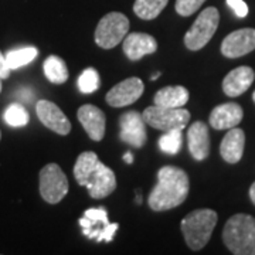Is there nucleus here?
<instances>
[{
  "instance_id": "1",
  "label": "nucleus",
  "mask_w": 255,
  "mask_h": 255,
  "mask_svg": "<svg viewBox=\"0 0 255 255\" xmlns=\"http://www.w3.org/2000/svg\"><path fill=\"white\" fill-rule=\"evenodd\" d=\"M187 173L177 166H163L157 172V183L149 194V207L153 211H167L179 207L189 196Z\"/></svg>"
},
{
  "instance_id": "2",
  "label": "nucleus",
  "mask_w": 255,
  "mask_h": 255,
  "mask_svg": "<svg viewBox=\"0 0 255 255\" xmlns=\"http://www.w3.org/2000/svg\"><path fill=\"white\" fill-rule=\"evenodd\" d=\"M74 176L80 186L87 187L92 199L108 197L117 189V176L114 170L100 160L95 152H84L74 164Z\"/></svg>"
},
{
  "instance_id": "3",
  "label": "nucleus",
  "mask_w": 255,
  "mask_h": 255,
  "mask_svg": "<svg viewBox=\"0 0 255 255\" xmlns=\"http://www.w3.org/2000/svg\"><path fill=\"white\" fill-rule=\"evenodd\" d=\"M223 241L236 255H255V219L250 214H236L224 226Z\"/></svg>"
},
{
  "instance_id": "4",
  "label": "nucleus",
  "mask_w": 255,
  "mask_h": 255,
  "mask_svg": "<svg viewBox=\"0 0 255 255\" xmlns=\"http://www.w3.org/2000/svg\"><path fill=\"white\" fill-rule=\"evenodd\" d=\"M217 213L211 209H199L189 213L180 224L187 247L193 251H199L207 246L217 226Z\"/></svg>"
},
{
  "instance_id": "5",
  "label": "nucleus",
  "mask_w": 255,
  "mask_h": 255,
  "mask_svg": "<svg viewBox=\"0 0 255 255\" xmlns=\"http://www.w3.org/2000/svg\"><path fill=\"white\" fill-rule=\"evenodd\" d=\"M129 31V18L119 13V11H111L101 18L98 26L95 28L94 40L97 46L104 50H111L124 41Z\"/></svg>"
},
{
  "instance_id": "6",
  "label": "nucleus",
  "mask_w": 255,
  "mask_h": 255,
  "mask_svg": "<svg viewBox=\"0 0 255 255\" xmlns=\"http://www.w3.org/2000/svg\"><path fill=\"white\" fill-rule=\"evenodd\" d=\"M220 23V13L216 7H207L201 11L193 23L190 30L184 34V46L191 51H199L207 46L217 31Z\"/></svg>"
},
{
  "instance_id": "7",
  "label": "nucleus",
  "mask_w": 255,
  "mask_h": 255,
  "mask_svg": "<svg viewBox=\"0 0 255 255\" xmlns=\"http://www.w3.org/2000/svg\"><path fill=\"white\" fill-rule=\"evenodd\" d=\"M142 117L146 125L162 132H167L173 129L183 130L190 121V112L183 108H166L153 104L143 111Z\"/></svg>"
},
{
  "instance_id": "8",
  "label": "nucleus",
  "mask_w": 255,
  "mask_h": 255,
  "mask_svg": "<svg viewBox=\"0 0 255 255\" xmlns=\"http://www.w3.org/2000/svg\"><path fill=\"white\" fill-rule=\"evenodd\" d=\"M78 223L81 226L82 234L90 240H97V243H111L119 228L117 223H110L108 213L104 207L87 210Z\"/></svg>"
},
{
  "instance_id": "9",
  "label": "nucleus",
  "mask_w": 255,
  "mask_h": 255,
  "mask_svg": "<svg viewBox=\"0 0 255 255\" xmlns=\"http://www.w3.org/2000/svg\"><path fill=\"white\" fill-rule=\"evenodd\" d=\"M38 190L44 201L57 204L68 193V179L57 163L46 164L38 174Z\"/></svg>"
},
{
  "instance_id": "10",
  "label": "nucleus",
  "mask_w": 255,
  "mask_h": 255,
  "mask_svg": "<svg viewBox=\"0 0 255 255\" xmlns=\"http://www.w3.org/2000/svg\"><path fill=\"white\" fill-rule=\"evenodd\" d=\"M119 137L127 145L132 147H142L146 143V122L142 114H139L137 111L125 112L119 118Z\"/></svg>"
},
{
  "instance_id": "11",
  "label": "nucleus",
  "mask_w": 255,
  "mask_h": 255,
  "mask_svg": "<svg viewBox=\"0 0 255 255\" xmlns=\"http://www.w3.org/2000/svg\"><path fill=\"white\" fill-rule=\"evenodd\" d=\"M143 90H145L143 81L137 77H130L112 87L107 94L105 100L111 107L122 108L136 102L142 97Z\"/></svg>"
},
{
  "instance_id": "12",
  "label": "nucleus",
  "mask_w": 255,
  "mask_h": 255,
  "mask_svg": "<svg viewBox=\"0 0 255 255\" xmlns=\"http://www.w3.org/2000/svg\"><path fill=\"white\" fill-rule=\"evenodd\" d=\"M255 50V28H240L230 33L221 43V54L238 58Z\"/></svg>"
},
{
  "instance_id": "13",
  "label": "nucleus",
  "mask_w": 255,
  "mask_h": 255,
  "mask_svg": "<svg viewBox=\"0 0 255 255\" xmlns=\"http://www.w3.org/2000/svg\"><path fill=\"white\" fill-rule=\"evenodd\" d=\"M36 112L40 122L55 133L65 136L71 132V122L54 102L47 100L38 101L36 105Z\"/></svg>"
},
{
  "instance_id": "14",
  "label": "nucleus",
  "mask_w": 255,
  "mask_h": 255,
  "mask_svg": "<svg viewBox=\"0 0 255 255\" xmlns=\"http://www.w3.org/2000/svg\"><path fill=\"white\" fill-rule=\"evenodd\" d=\"M77 118L92 140L100 142L104 139L107 118H105V114L102 112V110H100L95 105L87 104V105H82L78 110Z\"/></svg>"
},
{
  "instance_id": "15",
  "label": "nucleus",
  "mask_w": 255,
  "mask_h": 255,
  "mask_svg": "<svg viewBox=\"0 0 255 255\" xmlns=\"http://www.w3.org/2000/svg\"><path fill=\"white\" fill-rule=\"evenodd\" d=\"M122 50L130 61H137L145 55L156 53L157 41L147 33H130L124 38Z\"/></svg>"
},
{
  "instance_id": "16",
  "label": "nucleus",
  "mask_w": 255,
  "mask_h": 255,
  "mask_svg": "<svg viewBox=\"0 0 255 255\" xmlns=\"http://www.w3.org/2000/svg\"><path fill=\"white\" fill-rule=\"evenodd\" d=\"M255 80V73L251 67L241 65L234 68L223 80V91L230 98H236L243 95L251 87Z\"/></svg>"
},
{
  "instance_id": "17",
  "label": "nucleus",
  "mask_w": 255,
  "mask_h": 255,
  "mask_svg": "<svg viewBox=\"0 0 255 255\" xmlns=\"http://www.w3.org/2000/svg\"><path fill=\"white\" fill-rule=\"evenodd\" d=\"M187 145H189V152L193 156L194 160H204L210 155V135L209 127L197 121L193 125H190L187 130Z\"/></svg>"
},
{
  "instance_id": "18",
  "label": "nucleus",
  "mask_w": 255,
  "mask_h": 255,
  "mask_svg": "<svg viewBox=\"0 0 255 255\" xmlns=\"http://www.w3.org/2000/svg\"><path fill=\"white\" fill-rule=\"evenodd\" d=\"M244 111L243 108L236 104V102H227L217 105L210 114V125L217 129V130H224V129H231L236 128L243 121Z\"/></svg>"
},
{
  "instance_id": "19",
  "label": "nucleus",
  "mask_w": 255,
  "mask_h": 255,
  "mask_svg": "<svg viewBox=\"0 0 255 255\" xmlns=\"http://www.w3.org/2000/svg\"><path fill=\"white\" fill-rule=\"evenodd\" d=\"M246 133L240 128H231L227 135L223 137L220 145V155L227 163H238L244 155Z\"/></svg>"
},
{
  "instance_id": "20",
  "label": "nucleus",
  "mask_w": 255,
  "mask_h": 255,
  "mask_svg": "<svg viewBox=\"0 0 255 255\" xmlns=\"http://www.w3.org/2000/svg\"><path fill=\"white\" fill-rule=\"evenodd\" d=\"M190 98L189 91L182 85H170L164 87L156 92L153 104L166 108H182L187 104Z\"/></svg>"
},
{
  "instance_id": "21",
  "label": "nucleus",
  "mask_w": 255,
  "mask_h": 255,
  "mask_svg": "<svg viewBox=\"0 0 255 255\" xmlns=\"http://www.w3.org/2000/svg\"><path fill=\"white\" fill-rule=\"evenodd\" d=\"M43 71L46 78L53 84H64L68 80V68L67 64L61 57L58 55H50L47 57L43 64Z\"/></svg>"
},
{
  "instance_id": "22",
  "label": "nucleus",
  "mask_w": 255,
  "mask_h": 255,
  "mask_svg": "<svg viewBox=\"0 0 255 255\" xmlns=\"http://www.w3.org/2000/svg\"><path fill=\"white\" fill-rule=\"evenodd\" d=\"M167 3L169 0H135L133 11L142 20H153L163 11Z\"/></svg>"
},
{
  "instance_id": "23",
  "label": "nucleus",
  "mask_w": 255,
  "mask_h": 255,
  "mask_svg": "<svg viewBox=\"0 0 255 255\" xmlns=\"http://www.w3.org/2000/svg\"><path fill=\"white\" fill-rule=\"evenodd\" d=\"M37 55H38V50L36 47L28 46L17 48V50H11L4 57H6V61H7L10 70H17V68H21V67L27 65L28 63H31Z\"/></svg>"
},
{
  "instance_id": "24",
  "label": "nucleus",
  "mask_w": 255,
  "mask_h": 255,
  "mask_svg": "<svg viewBox=\"0 0 255 255\" xmlns=\"http://www.w3.org/2000/svg\"><path fill=\"white\" fill-rule=\"evenodd\" d=\"M183 145V133L182 129H173L164 132L162 136L159 137V147L166 155L174 156L180 152Z\"/></svg>"
},
{
  "instance_id": "25",
  "label": "nucleus",
  "mask_w": 255,
  "mask_h": 255,
  "mask_svg": "<svg viewBox=\"0 0 255 255\" xmlns=\"http://www.w3.org/2000/svg\"><path fill=\"white\" fill-rule=\"evenodd\" d=\"M3 119L6 121V124L9 127L21 128L27 125L30 117H28V112L26 111V108L21 104L14 102V104H10L9 107L6 108Z\"/></svg>"
},
{
  "instance_id": "26",
  "label": "nucleus",
  "mask_w": 255,
  "mask_h": 255,
  "mask_svg": "<svg viewBox=\"0 0 255 255\" xmlns=\"http://www.w3.org/2000/svg\"><path fill=\"white\" fill-rule=\"evenodd\" d=\"M77 85H78V90L82 94H91V92L97 91L101 85L100 74H98V71L95 68H87L80 75V78L77 81Z\"/></svg>"
},
{
  "instance_id": "27",
  "label": "nucleus",
  "mask_w": 255,
  "mask_h": 255,
  "mask_svg": "<svg viewBox=\"0 0 255 255\" xmlns=\"http://www.w3.org/2000/svg\"><path fill=\"white\" fill-rule=\"evenodd\" d=\"M204 1L206 0H176L174 9L177 11V14H180L183 17H189L200 9Z\"/></svg>"
},
{
  "instance_id": "28",
  "label": "nucleus",
  "mask_w": 255,
  "mask_h": 255,
  "mask_svg": "<svg viewBox=\"0 0 255 255\" xmlns=\"http://www.w3.org/2000/svg\"><path fill=\"white\" fill-rule=\"evenodd\" d=\"M227 4L236 13V16L244 18L248 16V6L244 0H227Z\"/></svg>"
},
{
  "instance_id": "29",
  "label": "nucleus",
  "mask_w": 255,
  "mask_h": 255,
  "mask_svg": "<svg viewBox=\"0 0 255 255\" xmlns=\"http://www.w3.org/2000/svg\"><path fill=\"white\" fill-rule=\"evenodd\" d=\"M10 71H11V70H10L9 65H7V61H6V57L1 54V51H0V77H1L3 80L9 78Z\"/></svg>"
},
{
  "instance_id": "30",
  "label": "nucleus",
  "mask_w": 255,
  "mask_h": 255,
  "mask_svg": "<svg viewBox=\"0 0 255 255\" xmlns=\"http://www.w3.org/2000/svg\"><path fill=\"white\" fill-rule=\"evenodd\" d=\"M250 199H251V201L254 203L255 206V182L251 184V187H250Z\"/></svg>"
},
{
  "instance_id": "31",
  "label": "nucleus",
  "mask_w": 255,
  "mask_h": 255,
  "mask_svg": "<svg viewBox=\"0 0 255 255\" xmlns=\"http://www.w3.org/2000/svg\"><path fill=\"white\" fill-rule=\"evenodd\" d=\"M124 160H125L127 163H132V162H133V155H132L130 152H128V153L124 155Z\"/></svg>"
},
{
  "instance_id": "32",
  "label": "nucleus",
  "mask_w": 255,
  "mask_h": 255,
  "mask_svg": "<svg viewBox=\"0 0 255 255\" xmlns=\"http://www.w3.org/2000/svg\"><path fill=\"white\" fill-rule=\"evenodd\" d=\"M136 204H140V201H142V197H140V193H137L136 194Z\"/></svg>"
},
{
  "instance_id": "33",
  "label": "nucleus",
  "mask_w": 255,
  "mask_h": 255,
  "mask_svg": "<svg viewBox=\"0 0 255 255\" xmlns=\"http://www.w3.org/2000/svg\"><path fill=\"white\" fill-rule=\"evenodd\" d=\"M159 77H160V73H156L155 75H152V80H153V81H156V80H157Z\"/></svg>"
},
{
  "instance_id": "34",
  "label": "nucleus",
  "mask_w": 255,
  "mask_h": 255,
  "mask_svg": "<svg viewBox=\"0 0 255 255\" xmlns=\"http://www.w3.org/2000/svg\"><path fill=\"white\" fill-rule=\"evenodd\" d=\"M1 80H3V78L0 77V91H1Z\"/></svg>"
},
{
  "instance_id": "35",
  "label": "nucleus",
  "mask_w": 255,
  "mask_h": 255,
  "mask_svg": "<svg viewBox=\"0 0 255 255\" xmlns=\"http://www.w3.org/2000/svg\"><path fill=\"white\" fill-rule=\"evenodd\" d=\"M253 100H254V102H255V91H254V94H253Z\"/></svg>"
},
{
  "instance_id": "36",
  "label": "nucleus",
  "mask_w": 255,
  "mask_h": 255,
  "mask_svg": "<svg viewBox=\"0 0 255 255\" xmlns=\"http://www.w3.org/2000/svg\"><path fill=\"white\" fill-rule=\"evenodd\" d=\"M0 139H1V130H0Z\"/></svg>"
}]
</instances>
